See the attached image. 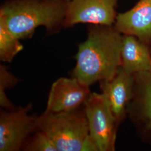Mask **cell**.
Masks as SVG:
<instances>
[{"label": "cell", "instance_id": "obj_13", "mask_svg": "<svg viewBox=\"0 0 151 151\" xmlns=\"http://www.w3.org/2000/svg\"><path fill=\"white\" fill-rule=\"evenodd\" d=\"M22 150L27 151H57L48 135L40 130H37L28 138Z\"/></svg>", "mask_w": 151, "mask_h": 151}, {"label": "cell", "instance_id": "obj_8", "mask_svg": "<svg viewBox=\"0 0 151 151\" xmlns=\"http://www.w3.org/2000/svg\"><path fill=\"white\" fill-rule=\"evenodd\" d=\"M100 83L102 93L119 125L125 118L133 97L135 75L128 73L121 67L111 79L100 81Z\"/></svg>", "mask_w": 151, "mask_h": 151}, {"label": "cell", "instance_id": "obj_12", "mask_svg": "<svg viewBox=\"0 0 151 151\" xmlns=\"http://www.w3.org/2000/svg\"><path fill=\"white\" fill-rule=\"evenodd\" d=\"M21 40L16 38L5 25L0 22V60L4 62H11L16 55L24 48Z\"/></svg>", "mask_w": 151, "mask_h": 151}, {"label": "cell", "instance_id": "obj_11", "mask_svg": "<svg viewBox=\"0 0 151 151\" xmlns=\"http://www.w3.org/2000/svg\"><path fill=\"white\" fill-rule=\"evenodd\" d=\"M134 75V94L128 108L137 109L143 129L151 135V72Z\"/></svg>", "mask_w": 151, "mask_h": 151}, {"label": "cell", "instance_id": "obj_3", "mask_svg": "<svg viewBox=\"0 0 151 151\" xmlns=\"http://www.w3.org/2000/svg\"><path fill=\"white\" fill-rule=\"evenodd\" d=\"M38 130L48 135L57 151H99L90 135L85 109L48 113L37 119Z\"/></svg>", "mask_w": 151, "mask_h": 151}, {"label": "cell", "instance_id": "obj_5", "mask_svg": "<svg viewBox=\"0 0 151 151\" xmlns=\"http://www.w3.org/2000/svg\"><path fill=\"white\" fill-rule=\"evenodd\" d=\"M32 104L0 114V151L22 150L28 138L38 130V117L29 114Z\"/></svg>", "mask_w": 151, "mask_h": 151}, {"label": "cell", "instance_id": "obj_7", "mask_svg": "<svg viewBox=\"0 0 151 151\" xmlns=\"http://www.w3.org/2000/svg\"><path fill=\"white\" fill-rule=\"evenodd\" d=\"M90 93L89 86L75 77H61L52 85L45 111L60 113L75 110L85 104Z\"/></svg>", "mask_w": 151, "mask_h": 151}, {"label": "cell", "instance_id": "obj_15", "mask_svg": "<svg viewBox=\"0 0 151 151\" xmlns=\"http://www.w3.org/2000/svg\"><path fill=\"white\" fill-rule=\"evenodd\" d=\"M60 1H62L65 2H68L69 1H70V0H60Z\"/></svg>", "mask_w": 151, "mask_h": 151}, {"label": "cell", "instance_id": "obj_2", "mask_svg": "<svg viewBox=\"0 0 151 151\" xmlns=\"http://www.w3.org/2000/svg\"><path fill=\"white\" fill-rule=\"evenodd\" d=\"M67 3L60 0H6L0 7V22L20 40L32 37L42 27L53 34L63 28Z\"/></svg>", "mask_w": 151, "mask_h": 151}, {"label": "cell", "instance_id": "obj_4", "mask_svg": "<svg viewBox=\"0 0 151 151\" xmlns=\"http://www.w3.org/2000/svg\"><path fill=\"white\" fill-rule=\"evenodd\" d=\"M84 109L92 138L99 151L115 150L119 125L103 93H91L84 104Z\"/></svg>", "mask_w": 151, "mask_h": 151}, {"label": "cell", "instance_id": "obj_9", "mask_svg": "<svg viewBox=\"0 0 151 151\" xmlns=\"http://www.w3.org/2000/svg\"><path fill=\"white\" fill-rule=\"evenodd\" d=\"M114 27L122 35L134 36L151 47V0H138L129 10L118 14Z\"/></svg>", "mask_w": 151, "mask_h": 151}, {"label": "cell", "instance_id": "obj_1", "mask_svg": "<svg viewBox=\"0 0 151 151\" xmlns=\"http://www.w3.org/2000/svg\"><path fill=\"white\" fill-rule=\"evenodd\" d=\"M122 39L114 25H89L86 39L78 45L73 77L88 86L111 79L122 67Z\"/></svg>", "mask_w": 151, "mask_h": 151}, {"label": "cell", "instance_id": "obj_6", "mask_svg": "<svg viewBox=\"0 0 151 151\" xmlns=\"http://www.w3.org/2000/svg\"><path fill=\"white\" fill-rule=\"evenodd\" d=\"M119 0H70L67 3L63 28L79 24L114 25Z\"/></svg>", "mask_w": 151, "mask_h": 151}, {"label": "cell", "instance_id": "obj_10", "mask_svg": "<svg viewBox=\"0 0 151 151\" xmlns=\"http://www.w3.org/2000/svg\"><path fill=\"white\" fill-rule=\"evenodd\" d=\"M122 67L130 74L151 72V47L132 35H123Z\"/></svg>", "mask_w": 151, "mask_h": 151}, {"label": "cell", "instance_id": "obj_14", "mask_svg": "<svg viewBox=\"0 0 151 151\" xmlns=\"http://www.w3.org/2000/svg\"><path fill=\"white\" fill-rule=\"evenodd\" d=\"M18 79L10 72L5 66H0V105L1 107L12 110L15 109L14 105L7 97L5 91L7 88L14 86L18 82Z\"/></svg>", "mask_w": 151, "mask_h": 151}]
</instances>
